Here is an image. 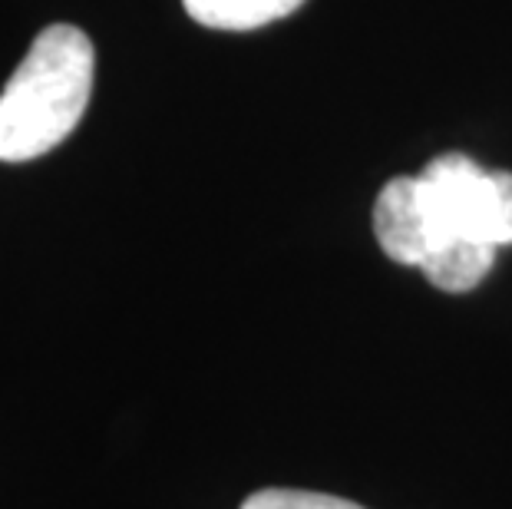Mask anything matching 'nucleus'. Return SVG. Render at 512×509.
I'll return each mask as SVG.
<instances>
[{"instance_id":"20e7f679","label":"nucleus","mask_w":512,"mask_h":509,"mask_svg":"<svg viewBox=\"0 0 512 509\" xmlns=\"http://www.w3.org/2000/svg\"><path fill=\"white\" fill-rule=\"evenodd\" d=\"M493 262H496L493 245L476 242V238H466V235H453V238H446L443 245L433 248L427 255V262L420 265V272L433 288L460 295V291L476 288L479 281L493 272Z\"/></svg>"},{"instance_id":"7ed1b4c3","label":"nucleus","mask_w":512,"mask_h":509,"mask_svg":"<svg viewBox=\"0 0 512 509\" xmlns=\"http://www.w3.org/2000/svg\"><path fill=\"white\" fill-rule=\"evenodd\" d=\"M374 235L397 265L420 268L446 235L427 199L420 176H397L380 189L374 205Z\"/></svg>"},{"instance_id":"f03ea898","label":"nucleus","mask_w":512,"mask_h":509,"mask_svg":"<svg viewBox=\"0 0 512 509\" xmlns=\"http://www.w3.org/2000/svg\"><path fill=\"white\" fill-rule=\"evenodd\" d=\"M427 199L446 235H466L493 248L512 245V172L483 169L460 153L437 156L420 172Z\"/></svg>"},{"instance_id":"423d86ee","label":"nucleus","mask_w":512,"mask_h":509,"mask_svg":"<svg viewBox=\"0 0 512 509\" xmlns=\"http://www.w3.org/2000/svg\"><path fill=\"white\" fill-rule=\"evenodd\" d=\"M242 509H364L351 500L331 493H311V490H258L242 503Z\"/></svg>"},{"instance_id":"f257e3e1","label":"nucleus","mask_w":512,"mask_h":509,"mask_svg":"<svg viewBox=\"0 0 512 509\" xmlns=\"http://www.w3.org/2000/svg\"><path fill=\"white\" fill-rule=\"evenodd\" d=\"M93 43L73 24H50L0 93V162H27L67 139L93 93Z\"/></svg>"},{"instance_id":"39448f33","label":"nucleus","mask_w":512,"mask_h":509,"mask_svg":"<svg viewBox=\"0 0 512 509\" xmlns=\"http://www.w3.org/2000/svg\"><path fill=\"white\" fill-rule=\"evenodd\" d=\"M304 0H182L195 24L212 30H255L294 14Z\"/></svg>"}]
</instances>
